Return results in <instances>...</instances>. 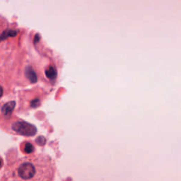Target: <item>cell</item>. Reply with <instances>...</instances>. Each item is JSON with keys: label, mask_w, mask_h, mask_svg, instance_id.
<instances>
[{"label": "cell", "mask_w": 181, "mask_h": 181, "mask_svg": "<svg viewBox=\"0 0 181 181\" xmlns=\"http://www.w3.org/2000/svg\"><path fill=\"white\" fill-rule=\"evenodd\" d=\"M56 74H57V72H56L55 69L52 67L48 68L45 71V75L50 79H55L56 75H57Z\"/></svg>", "instance_id": "cell-4"}, {"label": "cell", "mask_w": 181, "mask_h": 181, "mask_svg": "<svg viewBox=\"0 0 181 181\" xmlns=\"http://www.w3.org/2000/svg\"><path fill=\"white\" fill-rule=\"evenodd\" d=\"M23 151L26 154H31L33 152V146L31 143H26L24 146Z\"/></svg>", "instance_id": "cell-5"}, {"label": "cell", "mask_w": 181, "mask_h": 181, "mask_svg": "<svg viewBox=\"0 0 181 181\" xmlns=\"http://www.w3.org/2000/svg\"><path fill=\"white\" fill-rule=\"evenodd\" d=\"M12 131L15 132L18 134L24 136H33L36 133L35 126L24 121H16L11 125Z\"/></svg>", "instance_id": "cell-2"}, {"label": "cell", "mask_w": 181, "mask_h": 181, "mask_svg": "<svg viewBox=\"0 0 181 181\" xmlns=\"http://www.w3.org/2000/svg\"><path fill=\"white\" fill-rule=\"evenodd\" d=\"M14 106H15L14 102L8 103L5 104V105L3 106L2 110V113L5 115L10 114L12 110H13L14 108Z\"/></svg>", "instance_id": "cell-3"}, {"label": "cell", "mask_w": 181, "mask_h": 181, "mask_svg": "<svg viewBox=\"0 0 181 181\" xmlns=\"http://www.w3.org/2000/svg\"><path fill=\"white\" fill-rule=\"evenodd\" d=\"M56 167L45 154L30 155L8 165L1 181H54Z\"/></svg>", "instance_id": "cell-1"}]
</instances>
